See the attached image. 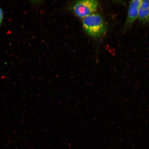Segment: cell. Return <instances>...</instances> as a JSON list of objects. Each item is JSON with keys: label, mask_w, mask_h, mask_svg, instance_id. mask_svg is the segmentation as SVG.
<instances>
[{"label": "cell", "mask_w": 149, "mask_h": 149, "mask_svg": "<svg viewBox=\"0 0 149 149\" xmlns=\"http://www.w3.org/2000/svg\"><path fill=\"white\" fill-rule=\"evenodd\" d=\"M82 23L86 32L93 38H100L107 33V28L105 20L98 13H94L84 18Z\"/></svg>", "instance_id": "cell-1"}, {"label": "cell", "mask_w": 149, "mask_h": 149, "mask_svg": "<svg viewBox=\"0 0 149 149\" xmlns=\"http://www.w3.org/2000/svg\"><path fill=\"white\" fill-rule=\"evenodd\" d=\"M99 5L98 1L95 0H81L76 1L72 7V10L78 17L84 18L94 13Z\"/></svg>", "instance_id": "cell-2"}, {"label": "cell", "mask_w": 149, "mask_h": 149, "mask_svg": "<svg viewBox=\"0 0 149 149\" xmlns=\"http://www.w3.org/2000/svg\"><path fill=\"white\" fill-rule=\"evenodd\" d=\"M141 2L140 0H134L130 2L127 16L123 27L124 30L130 29L138 18L139 8Z\"/></svg>", "instance_id": "cell-3"}, {"label": "cell", "mask_w": 149, "mask_h": 149, "mask_svg": "<svg viewBox=\"0 0 149 149\" xmlns=\"http://www.w3.org/2000/svg\"><path fill=\"white\" fill-rule=\"evenodd\" d=\"M138 19L141 23L149 25V0L141 1L139 8Z\"/></svg>", "instance_id": "cell-4"}, {"label": "cell", "mask_w": 149, "mask_h": 149, "mask_svg": "<svg viewBox=\"0 0 149 149\" xmlns=\"http://www.w3.org/2000/svg\"><path fill=\"white\" fill-rule=\"evenodd\" d=\"M3 18V12L2 9L0 8V24L1 23Z\"/></svg>", "instance_id": "cell-5"}]
</instances>
